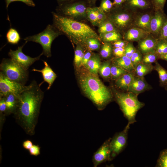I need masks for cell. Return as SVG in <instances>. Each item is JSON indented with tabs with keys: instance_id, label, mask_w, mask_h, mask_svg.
<instances>
[{
	"instance_id": "cell-49",
	"label": "cell",
	"mask_w": 167,
	"mask_h": 167,
	"mask_svg": "<svg viewBox=\"0 0 167 167\" xmlns=\"http://www.w3.org/2000/svg\"><path fill=\"white\" fill-rule=\"evenodd\" d=\"M92 54L90 52L87 51L84 54V56L81 61L80 66L83 65L86 66L88 62L92 56Z\"/></svg>"
},
{
	"instance_id": "cell-21",
	"label": "cell",
	"mask_w": 167,
	"mask_h": 167,
	"mask_svg": "<svg viewBox=\"0 0 167 167\" xmlns=\"http://www.w3.org/2000/svg\"><path fill=\"white\" fill-rule=\"evenodd\" d=\"M113 61L114 64L121 67L127 72L134 71L135 68L131 58L125 55L120 57L115 58Z\"/></svg>"
},
{
	"instance_id": "cell-3",
	"label": "cell",
	"mask_w": 167,
	"mask_h": 167,
	"mask_svg": "<svg viewBox=\"0 0 167 167\" xmlns=\"http://www.w3.org/2000/svg\"><path fill=\"white\" fill-rule=\"evenodd\" d=\"M79 81L86 96L99 109H103L112 100V94L97 76L89 71L80 74Z\"/></svg>"
},
{
	"instance_id": "cell-23",
	"label": "cell",
	"mask_w": 167,
	"mask_h": 167,
	"mask_svg": "<svg viewBox=\"0 0 167 167\" xmlns=\"http://www.w3.org/2000/svg\"><path fill=\"white\" fill-rule=\"evenodd\" d=\"M101 60L97 54L92 55L85 67L91 73L97 75L100 67Z\"/></svg>"
},
{
	"instance_id": "cell-31",
	"label": "cell",
	"mask_w": 167,
	"mask_h": 167,
	"mask_svg": "<svg viewBox=\"0 0 167 167\" xmlns=\"http://www.w3.org/2000/svg\"><path fill=\"white\" fill-rule=\"evenodd\" d=\"M158 59L159 56L155 51L143 55L141 62L147 64H151L157 61Z\"/></svg>"
},
{
	"instance_id": "cell-6",
	"label": "cell",
	"mask_w": 167,
	"mask_h": 167,
	"mask_svg": "<svg viewBox=\"0 0 167 167\" xmlns=\"http://www.w3.org/2000/svg\"><path fill=\"white\" fill-rule=\"evenodd\" d=\"M62 34L53 25L48 24L42 32L23 39L26 41L39 44L42 47V52L47 58L51 56V47L54 40Z\"/></svg>"
},
{
	"instance_id": "cell-7",
	"label": "cell",
	"mask_w": 167,
	"mask_h": 167,
	"mask_svg": "<svg viewBox=\"0 0 167 167\" xmlns=\"http://www.w3.org/2000/svg\"><path fill=\"white\" fill-rule=\"evenodd\" d=\"M0 72L9 79L25 85L28 80L29 72L11 58H3L0 65Z\"/></svg>"
},
{
	"instance_id": "cell-45",
	"label": "cell",
	"mask_w": 167,
	"mask_h": 167,
	"mask_svg": "<svg viewBox=\"0 0 167 167\" xmlns=\"http://www.w3.org/2000/svg\"><path fill=\"white\" fill-rule=\"evenodd\" d=\"M40 147L38 145H33L28 150L30 155L37 156L40 154Z\"/></svg>"
},
{
	"instance_id": "cell-54",
	"label": "cell",
	"mask_w": 167,
	"mask_h": 167,
	"mask_svg": "<svg viewBox=\"0 0 167 167\" xmlns=\"http://www.w3.org/2000/svg\"><path fill=\"white\" fill-rule=\"evenodd\" d=\"M97 0H88L89 6L94 5Z\"/></svg>"
},
{
	"instance_id": "cell-16",
	"label": "cell",
	"mask_w": 167,
	"mask_h": 167,
	"mask_svg": "<svg viewBox=\"0 0 167 167\" xmlns=\"http://www.w3.org/2000/svg\"><path fill=\"white\" fill-rule=\"evenodd\" d=\"M151 88V86L147 83L144 77L135 75L127 91L138 96L139 94Z\"/></svg>"
},
{
	"instance_id": "cell-30",
	"label": "cell",
	"mask_w": 167,
	"mask_h": 167,
	"mask_svg": "<svg viewBox=\"0 0 167 167\" xmlns=\"http://www.w3.org/2000/svg\"><path fill=\"white\" fill-rule=\"evenodd\" d=\"M82 45L81 44H77L75 52L74 62L75 65L78 67L80 66L85 53Z\"/></svg>"
},
{
	"instance_id": "cell-32",
	"label": "cell",
	"mask_w": 167,
	"mask_h": 167,
	"mask_svg": "<svg viewBox=\"0 0 167 167\" xmlns=\"http://www.w3.org/2000/svg\"><path fill=\"white\" fill-rule=\"evenodd\" d=\"M100 40L96 38H90L85 42L84 45L86 46L90 50H97L100 46Z\"/></svg>"
},
{
	"instance_id": "cell-46",
	"label": "cell",
	"mask_w": 167,
	"mask_h": 167,
	"mask_svg": "<svg viewBox=\"0 0 167 167\" xmlns=\"http://www.w3.org/2000/svg\"><path fill=\"white\" fill-rule=\"evenodd\" d=\"M113 52L115 58L120 57L125 55L124 48H114Z\"/></svg>"
},
{
	"instance_id": "cell-5",
	"label": "cell",
	"mask_w": 167,
	"mask_h": 167,
	"mask_svg": "<svg viewBox=\"0 0 167 167\" xmlns=\"http://www.w3.org/2000/svg\"><path fill=\"white\" fill-rule=\"evenodd\" d=\"M137 13L122 5L119 6H114L106 15L107 18L112 22L117 30L123 35L129 29L133 27Z\"/></svg>"
},
{
	"instance_id": "cell-47",
	"label": "cell",
	"mask_w": 167,
	"mask_h": 167,
	"mask_svg": "<svg viewBox=\"0 0 167 167\" xmlns=\"http://www.w3.org/2000/svg\"><path fill=\"white\" fill-rule=\"evenodd\" d=\"M129 41L122 39L113 42V45L114 48H124Z\"/></svg>"
},
{
	"instance_id": "cell-34",
	"label": "cell",
	"mask_w": 167,
	"mask_h": 167,
	"mask_svg": "<svg viewBox=\"0 0 167 167\" xmlns=\"http://www.w3.org/2000/svg\"><path fill=\"white\" fill-rule=\"evenodd\" d=\"M110 63L107 61L103 63L100 66L99 72L103 77L108 78L111 76Z\"/></svg>"
},
{
	"instance_id": "cell-33",
	"label": "cell",
	"mask_w": 167,
	"mask_h": 167,
	"mask_svg": "<svg viewBox=\"0 0 167 167\" xmlns=\"http://www.w3.org/2000/svg\"><path fill=\"white\" fill-rule=\"evenodd\" d=\"M155 52L159 57L167 53V41L159 39L155 48Z\"/></svg>"
},
{
	"instance_id": "cell-25",
	"label": "cell",
	"mask_w": 167,
	"mask_h": 167,
	"mask_svg": "<svg viewBox=\"0 0 167 167\" xmlns=\"http://www.w3.org/2000/svg\"><path fill=\"white\" fill-rule=\"evenodd\" d=\"M101 40L106 42H113L122 39V34L118 31H113L99 34Z\"/></svg>"
},
{
	"instance_id": "cell-22",
	"label": "cell",
	"mask_w": 167,
	"mask_h": 167,
	"mask_svg": "<svg viewBox=\"0 0 167 167\" xmlns=\"http://www.w3.org/2000/svg\"><path fill=\"white\" fill-rule=\"evenodd\" d=\"M19 95L10 93L4 96L7 107L6 114L14 113L17 105Z\"/></svg>"
},
{
	"instance_id": "cell-40",
	"label": "cell",
	"mask_w": 167,
	"mask_h": 167,
	"mask_svg": "<svg viewBox=\"0 0 167 167\" xmlns=\"http://www.w3.org/2000/svg\"><path fill=\"white\" fill-rule=\"evenodd\" d=\"M166 0H151L153 9L164 11Z\"/></svg>"
},
{
	"instance_id": "cell-9",
	"label": "cell",
	"mask_w": 167,
	"mask_h": 167,
	"mask_svg": "<svg viewBox=\"0 0 167 167\" xmlns=\"http://www.w3.org/2000/svg\"><path fill=\"white\" fill-rule=\"evenodd\" d=\"M130 126L127 124L122 131L116 133L111 138L110 142V161L117 156L125 148Z\"/></svg>"
},
{
	"instance_id": "cell-37",
	"label": "cell",
	"mask_w": 167,
	"mask_h": 167,
	"mask_svg": "<svg viewBox=\"0 0 167 167\" xmlns=\"http://www.w3.org/2000/svg\"><path fill=\"white\" fill-rule=\"evenodd\" d=\"M156 166L167 167V148L161 152L157 161Z\"/></svg>"
},
{
	"instance_id": "cell-14",
	"label": "cell",
	"mask_w": 167,
	"mask_h": 167,
	"mask_svg": "<svg viewBox=\"0 0 167 167\" xmlns=\"http://www.w3.org/2000/svg\"><path fill=\"white\" fill-rule=\"evenodd\" d=\"M153 13V12L151 11L137 12L134 19L133 27L141 29L150 34V23Z\"/></svg>"
},
{
	"instance_id": "cell-11",
	"label": "cell",
	"mask_w": 167,
	"mask_h": 167,
	"mask_svg": "<svg viewBox=\"0 0 167 167\" xmlns=\"http://www.w3.org/2000/svg\"><path fill=\"white\" fill-rule=\"evenodd\" d=\"M26 86L24 84L9 79L0 72V97L10 93L19 95Z\"/></svg>"
},
{
	"instance_id": "cell-10",
	"label": "cell",
	"mask_w": 167,
	"mask_h": 167,
	"mask_svg": "<svg viewBox=\"0 0 167 167\" xmlns=\"http://www.w3.org/2000/svg\"><path fill=\"white\" fill-rule=\"evenodd\" d=\"M27 42L25 41L24 44L18 47L16 50H13L11 49L8 54L13 61L25 69L28 70L31 65L36 61L39 60L43 54L42 52L39 56L35 58H32L25 55L23 53L22 49Z\"/></svg>"
},
{
	"instance_id": "cell-8",
	"label": "cell",
	"mask_w": 167,
	"mask_h": 167,
	"mask_svg": "<svg viewBox=\"0 0 167 167\" xmlns=\"http://www.w3.org/2000/svg\"><path fill=\"white\" fill-rule=\"evenodd\" d=\"M89 6L88 0H73L59 4L57 13L75 19L87 18L86 10Z\"/></svg>"
},
{
	"instance_id": "cell-2",
	"label": "cell",
	"mask_w": 167,
	"mask_h": 167,
	"mask_svg": "<svg viewBox=\"0 0 167 167\" xmlns=\"http://www.w3.org/2000/svg\"><path fill=\"white\" fill-rule=\"evenodd\" d=\"M54 26L75 44L84 45L88 38L101 40L99 36L88 25L75 19L52 12Z\"/></svg>"
},
{
	"instance_id": "cell-20",
	"label": "cell",
	"mask_w": 167,
	"mask_h": 167,
	"mask_svg": "<svg viewBox=\"0 0 167 167\" xmlns=\"http://www.w3.org/2000/svg\"><path fill=\"white\" fill-rule=\"evenodd\" d=\"M135 75L134 71L127 72L116 80V86L121 90L127 91Z\"/></svg>"
},
{
	"instance_id": "cell-12",
	"label": "cell",
	"mask_w": 167,
	"mask_h": 167,
	"mask_svg": "<svg viewBox=\"0 0 167 167\" xmlns=\"http://www.w3.org/2000/svg\"><path fill=\"white\" fill-rule=\"evenodd\" d=\"M167 19V16L164 11L154 9L150 23V34L158 38L161 30Z\"/></svg>"
},
{
	"instance_id": "cell-51",
	"label": "cell",
	"mask_w": 167,
	"mask_h": 167,
	"mask_svg": "<svg viewBox=\"0 0 167 167\" xmlns=\"http://www.w3.org/2000/svg\"><path fill=\"white\" fill-rule=\"evenodd\" d=\"M113 4L114 7L121 6L124 3L126 0H113Z\"/></svg>"
},
{
	"instance_id": "cell-43",
	"label": "cell",
	"mask_w": 167,
	"mask_h": 167,
	"mask_svg": "<svg viewBox=\"0 0 167 167\" xmlns=\"http://www.w3.org/2000/svg\"><path fill=\"white\" fill-rule=\"evenodd\" d=\"M17 1L22 2L30 6L34 7L35 6V4L33 0H5L6 9H7L9 5L11 3Z\"/></svg>"
},
{
	"instance_id": "cell-35",
	"label": "cell",
	"mask_w": 167,
	"mask_h": 167,
	"mask_svg": "<svg viewBox=\"0 0 167 167\" xmlns=\"http://www.w3.org/2000/svg\"><path fill=\"white\" fill-rule=\"evenodd\" d=\"M113 49L112 46L109 42H104L102 45L100 51L101 56L104 58H107L110 57L113 52Z\"/></svg>"
},
{
	"instance_id": "cell-39",
	"label": "cell",
	"mask_w": 167,
	"mask_h": 167,
	"mask_svg": "<svg viewBox=\"0 0 167 167\" xmlns=\"http://www.w3.org/2000/svg\"><path fill=\"white\" fill-rule=\"evenodd\" d=\"M114 7L110 0H101L99 7L105 13L109 12Z\"/></svg>"
},
{
	"instance_id": "cell-55",
	"label": "cell",
	"mask_w": 167,
	"mask_h": 167,
	"mask_svg": "<svg viewBox=\"0 0 167 167\" xmlns=\"http://www.w3.org/2000/svg\"><path fill=\"white\" fill-rule=\"evenodd\" d=\"M165 89L166 90H167V85L165 86Z\"/></svg>"
},
{
	"instance_id": "cell-41",
	"label": "cell",
	"mask_w": 167,
	"mask_h": 167,
	"mask_svg": "<svg viewBox=\"0 0 167 167\" xmlns=\"http://www.w3.org/2000/svg\"><path fill=\"white\" fill-rule=\"evenodd\" d=\"M124 49V55L130 58L136 49L132 42H129Z\"/></svg>"
},
{
	"instance_id": "cell-52",
	"label": "cell",
	"mask_w": 167,
	"mask_h": 167,
	"mask_svg": "<svg viewBox=\"0 0 167 167\" xmlns=\"http://www.w3.org/2000/svg\"><path fill=\"white\" fill-rule=\"evenodd\" d=\"M159 59L165 60L167 61V53L159 56Z\"/></svg>"
},
{
	"instance_id": "cell-42",
	"label": "cell",
	"mask_w": 167,
	"mask_h": 167,
	"mask_svg": "<svg viewBox=\"0 0 167 167\" xmlns=\"http://www.w3.org/2000/svg\"><path fill=\"white\" fill-rule=\"evenodd\" d=\"M98 26L107 18L106 14L99 7H96Z\"/></svg>"
},
{
	"instance_id": "cell-27",
	"label": "cell",
	"mask_w": 167,
	"mask_h": 167,
	"mask_svg": "<svg viewBox=\"0 0 167 167\" xmlns=\"http://www.w3.org/2000/svg\"><path fill=\"white\" fill-rule=\"evenodd\" d=\"M6 37L7 42L11 44H17L21 37L18 31L15 29L11 28L6 33Z\"/></svg>"
},
{
	"instance_id": "cell-18",
	"label": "cell",
	"mask_w": 167,
	"mask_h": 167,
	"mask_svg": "<svg viewBox=\"0 0 167 167\" xmlns=\"http://www.w3.org/2000/svg\"><path fill=\"white\" fill-rule=\"evenodd\" d=\"M150 34L139 28L133 27L127 30L123 35L124 40L129 41H138Z\"/></svg>"
},
{
	"instance_id": "cell-26",
	"label": "cell",
	"mask_w": 167,
	"mask_h": 167,
	"mask_svg": "<svg viewBox=\"0 0 167 167\" xmlns=\"http://www.w3.org/2000/svg\"><path fill=\"white\" fill-rule=\"evenodd\" d=\"M154 69L158 73L160 84L162 86L167 85V71L163 68L157 61L155 62Z\"/></svg>"
},
{
	"instance_id": "cell-50",
	"label": "cell",
	"mask_w": 167,
	"mask_h": 167,
	"mask_svg": "<svg viewBox=\"0 0 167 167\" xmlns=\"http://www.w3.org/2000/svg\"><path fill=\"white\" fill-rule=\"evenodd\" d=\"M32 141L29 140L24 141L23 143V147L26 150H29L33 145Z\"/></svg>"
},
{
	"instance_id": "cell-19",
	"label": "cell",
	"mask_w": 167,
	"mask_h": 167,
	"mask_svg": "<svg viewBox=\"0 0 167 167\" xmlns=\"http://www.w3.org/2000/svg\"><path fill=\"white\" fill-rule=\"evenodd\" d=\"M45 66L41 70L33 69L32 71L40 72L41 73L43 81L39 85L40 86L44 82L48 84L47 90H49L57 78V76L49 64L45 61H43Z\"/></svg>"
},
{
	"instance_id": "cell-48",
	"label": "cell",
	"mask_w": 167,
	"mask_h": 167,
	"mask_svg": "<svg viewBox=\"0 0 167 167\" xmlns=\"http://www.w3.org/2000/svg\"><path fill=\"white\" fill-rule=\"evenodd\" d=\"M0 113H6L7 107L5 98L4 96L0 97Z\"/></svg>"
},
{
	"instance_id": "cell-15",
	"label": "cell",
	"mask_w": 167,
	"mask_h": 167,
	"mask_svg": "<svg viewBox=\"0 0 167 167\" xmlns=\"http://www.w3.org/2000/svg\"><path fill=\"white\" fill-rule=\"evenodd\" d=\"M159 38L151 34L138 41V49L143 54L155 51Z\"/></svg>"
},
{
	"instance_id": "cell-29",
	"label": "cell",
	"mask_w": 167,
	"mask_h": 167,
	"mask_svg": "<svg viewBox=\"0 0 167 167\" xmlns=\"http://www.w3.org/2000/svg\"><path fill=\"white\" fill-rule=\"evenodd\" d=\"M87 18L94 26H98L96 7L88 6L86 10Z\"/></svg>"
},
{
	"instance_id": "cell-1",
	"label": "cell",
	"mask_w": 167,
	"mask_h": 167,
	"mask_svg": "<svg viewBox=\"0 0 167 167\" xmlns=\"http://www.w3.org/2000/svg\"><path fill=\"white\" fill-rule=\"evenodd\" d=\"M44 94L39 85L33 80L19 96L13 113L17 123L29 135L35 133Z\"/></svg>"
},
{
	"instance_id": "cell-38",
	"label": "cell",
	"mask_w": 167,
	"mask_h": 167,
	"mask_svg": "<svg viewBox=\"0 0 167 167\" xmlns=\"http://www.w3.org/2000/svg\"><path fill=\"white\" fill-rule=\"evenodd\" d=\"M143 54L138 49L133 54L130 58L132 64L134 67L142 61Z\"/></svg>"
},
{
	"instance_id": "cell-24",
	"label": "cell",
	"mask_w": 167,
	"mask_h": 167,
	"mask_svg": "<svg viewBox=\"0 0 167 167\" xmlns=\"http://www.w3.org/2000/svg\"><path fill=\"white\" fill-rule=\"evenodd\" d=\"M153 69L154 66L152 64H147L140 62L135 67L134 72L135 75L140 77H144L150 73Z\"/></svg>"
},
{
	"instance_id": "cell-56",
	"label": "cell",
	"mask_w": 167,
	"mask_h": 167,
	"mask_svg": "<svg viewBox=\"0 0 167 167\" xmlns=\"http://www.w3.org/2000/svg\"></svg>"
},
{
	"instance_id": "cell-13",
	"label": "cell",
	"mask_w": 167,
	"mask_h": 167,
	"mask_svg": "<svg viewBox=\"0 0 167 167\" xmlns=\"http://www.w3.org/2000/svg\"><path fill=\"white\" fill-rule=\"evenodd\" d=\"M111 138L107 139L94 153L92 161L93 166L96 167L101 163L110 161V142Z\"/></svg>"
},
{
	"instance_id": "cell-4",
	"label": "cell",
	"mask_w": 167,
	"mask_h": 167,
	"mask_svg": "<svg viewBox=\"0 0 167 167\" xmlns=\"http://www.w3.org/2000/svg\"><path fill=\"white\" fill-rule=\"evenodd\" d=\"M137 96L128 91L117 92L115 94L116 100L130 125L136 121L137 112L144 105L143 103L138 100Z\"/></svg>"
},
{
	"instance_id": "cell-28",
	"label": "cell",
	"mask_w": 167,
	"mask_h": 167,
	"mask_svg": "<svg viewBox=\"0 0 167 167\" xmlns=\"http://www.w3.org/2000/svg\"><path fill=\"white\" fill-rule=\"evenodd\" d=\"M98 27V32L99 34L113 31H118L112 22L107 18L102 22Z\"/></svg>"
},
{
	"instance_id": "cell-17",
	"label": "cell",
	"mask_w": 167,
	"mask_h": 167,
	"mask_svg": "<svg viewBox=\"0 0 167 167\" xmlns=\"http://www.w3.org/2000/svg\"><path fill=\"white\" fill-rule=\"evenodd\" d=\"M123 5L129 9L136 12L153 8L151 0H126Z\"/></svg>"
},
{
	"instance_id": "cell-36",
	"label": "cell",
	"mask_w": 167,
	"mask_h": 167,
	"mask_svg": "<svg viewBox=\"0 0 167 167\" xmlns=\"http://www.w3.org/2000/svg\"><path fill=\"white\" fill-rule=\"evenodd\" d=\"M128 72L121 67L114 64L111 65V76L113 79L116 80Z\"/></svg>"
},
{
	"instance_id": "cell-53",
	"label": "cell",
	"mask_w": 167,
	"mask_h": 167,
	"mask_svg": "<svg viewBox=\"0 0 167 167\" xmlns=\"http://www.w3.org/2000/svg\"><path fill=\"white\" fill-rule=\"evenodd\" d=\"M59 5L73 0H57Z\"/></svg>"
},
{
	"instance_id": "cell-44",
	"label": "cell",
	"mask_w": 167,
	"mask_h": 167,
	"mask_svg": "<svg viewBox=\"0 0 167 167\" xmlns=\"http://www.w3.org/2000/svg\"><path fill=\"white\" fill-rule=\"evenodd\" d=\"M158 38L167 41V19L163 25Z\"/></svg>"
}]
</instances>
